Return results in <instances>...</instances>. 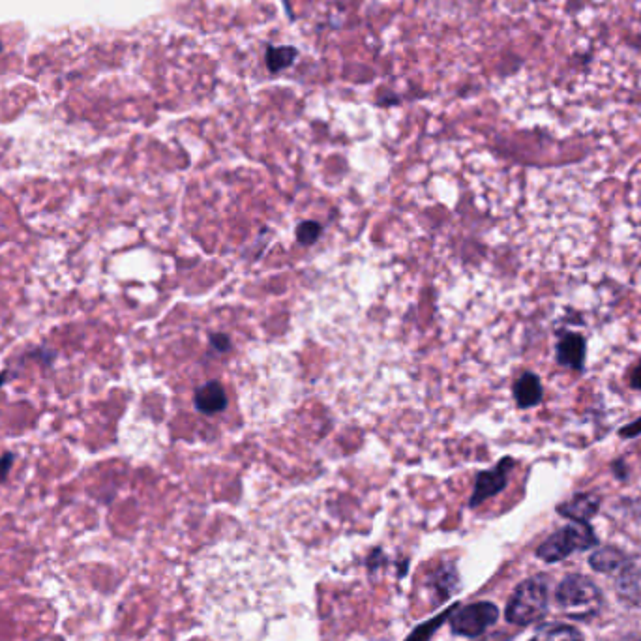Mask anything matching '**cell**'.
Here are the masks:
<instances>
[{"instance_id": "1", "label": "cell", "mask_w": 641, "mask_h": 641, "mask_svg": "<svg viewBox=\"0 0 641 641\" xmlns=\"http://www.w3.org/2000/svg\"><path fill=\"white\" fill-rule=\"evenodd\" d=\"M557 604L568 617L589 619L600 612L602 597L597 585L585 576H568L557 589Z\"/></svg>"}, {"instance_id": "2", "label": "cell", "mask_w": 641, "mask_h": 641, "mask_svg": "<svg viewBox=\"0 0 641 641\" xmlns=\"http://www.w3.org/2000/svg\"><path fill=\"white\" fill-rule=\"evenodd\" d=\"M548 610V587L544 580L531 578L523 582L507 606V621L518 627L531 625L544 617Z\"/></svg>"}, {"instance_id": "3", "label": "cell", "mask_w": 641, "mask_h": 641, "mask_svg": "<svg viewBox=\"0 0 641 641\" xmlns=\"http://www.w3.org/2000/svg\"><path fill=\"white\" fill-rule=\"evenodd\" d=\"M597 546V537L589 523L574 522L559 529L537 550V555L546 563H557L570 553L583 552Z\"/></svg>"}, {"instance_id": "4", "label": "cell", "mask_w": 641, "mask_h": 641, "mask_svg": "<svg viewBox=\"0 0 641 641\" xmlns=\"http://www.w3.org/2000/svg\"><path fill=\"white\" fill-rule=\"evenodd\" d=\"M497 615H499L497 608L490 602H477L452 613L450 625L452 630L460 636L477 638L482 632H486V628L492 627L497 621Z\"/></svg>"}, {"instance_id": "5", "label": "cell", "mask_w": 641, "mask_h": 641, "mask_svg": "<svg viewBox=\"0 0 641 641\" xmlns=\"http://www.w3.org/2000/svg\"><path fill=\"white\" fill-rule=\"evenodd\" d=\"M514 467V460L512 458H503L501 462L497 463L490 471H482L478 473L477 482H475V492L469 501L471 507H478L480 503H484L486 499H490L493 495L503 492L507 488L508 473Z\"/></svg>"}, {"instance_id": "6", "label": "cell", "mask_w": 641, "mask_h": 641, "mask_svg": "<svg viewBox=\"0 0 641 641\" xmlns=\"http://www.w3.org/2000/svg\"><path fill=\"white\" fill-rule=\"evenodd\" d=\"M195 409L203 415L222 413L227 407L225 390L218 381H209L207 385L197 388L194 396Z\"/></svg>"}, {"instance_id": "7", "label": "cell", "mask_w": 641, "mask_h": 641, "mask_svg": "<svg viewBox=\"0 0 641 641\" xmlns=\"http://www.w3.org/2000/svg\"><path fill=\"white\" fill-rule=\"evenodd\" d=\"M598 508H600V499L595 493H580L567 503H563L559 507V514H563L572 522L587 523L597 514Z\"/></svg>"}, {"instance_id": "8", "label": "cell", "mask_w": 641, "mask_h": 641, "mask_svg": "<svg viewBox=\"0 0 641 641\" xmlns=\"http://www.w3.org/2000/svg\"><path fill=\"white\" fill-rule=\"evenodd\" d=\"M585 360V342L578 334H567L557 343V362L572 370H582Z\"/></svg>"}, {"instance_id": "9", "label": "cell", "mask_w": 641, "mask_h": 641, "mask_svg": "<svg viewBox=\"0 0 641 641\" xmlns=\"http://www.w3.org/2000/svg\"><path fill=\"white\" fill-rule=\"evenodd\" d=\"M514 398L520 409H531L542 400V385L535 373H523L514 383Z\"/></svg>"}, {"instance_id": "10", "label": "cell", "mask_w": 641, "mask_h": 641, "mask_svg": "<svg viewBox=\"0 0 641 641\" xmlns=\"http://www.w3.org/2000/svg\"><path fill=\"white\" fill-rule=\"evenodd\" d=\"M623 574L617 580L619 593L630 600H641V567H628V561L619 568Z\"/></svg>"}, {"instance_id": "11", "label": "cell", "mask_w": 641, "mask_h": 641, "mask_svg": "<svg viewBox=\"0 0 641 641\" xmlns=\"http://www.w3.org/2000/svg\"><path fill=\"white\" fill-rule=\"evenodd\" d=\"M625 563H627L625 555L613 550V548H602V550H598L597 553L591 555V565L600 570V572H608V574L619 570Z\"/></svg>"}, {"instance_id": "12", "label": "cell", "mask_w": 641, "mask_h": 641, "mask_svg": "<svg viewBox=\"0 0 641 641\" xmlns=\"http://www.w3.org/2000/svg\"><path fill=\"white\" fill-rule=\"evenodd\" d=\"M531 641H583V638L576 628L567 627V625H548L540 628Z\"/></svg>"}, {"instance_id": "13", "label": "cell", "mask_w": 641, "mask_h": 641, "mask_svg": "<svg viewBox=\"0 0 641 641\" xmlns=\"http://www.w3.org/2000/svg\"><path fill=\"white\" fill-rule=\"evenodd\" d=\"M321 225L314 222V220H308V222H302V224L297 227V240H299L302 246H312L317 242V239L321 237Z\"/></svg>"}, {"instance_id": "14", "label": "cell", "mask_w": 641, "mask_h": 641, "mask_svg": "<svg viewBox=\"0 0 641 641\" xmlns=\"http://www.w3.org/2000/svg\"><path fill=\"white\" fill-rule=\"evenodd\" d=\"M15 456L12 452H6L2 458H0V484L8 478L10 475V469H12V463H14Z\"/></svg>"}, {"instance_id": "15", "label": "cell", "mask_w": 641, "mask_h": 641, "mask_svg": "<svg viewBox=\"0 0 641 641\" xmlns=\"http://www.w3.org/2000/svg\"><path fill=\"white\" fill-rule=\"evenodd\" d=\"M210 343L216 347V351H220V353H227L229 351V347H231V340H229V336H225V334H212L210 336Z\"/></svg>"}, {"instance_id": "16", "label": "cell", "mask_w": 641, "mask_h": 641, "mask_svg": "<svg viewBox=\"0 0 641 641\" xmlns=\"http://www.w3.org/2000/svg\"><path fill=\"white\" fill-rule=\"evenodd\" d=\"M619 435H621L623 439H634V437L641 435V417L638 418V420H634V422H630L625 428H621Z\"/></svg>"}, {"instance_id": "17", "label": "cell", "mask_w": 641, "mask_h": 641, "mask_svg": "<svg viewBox=\"0 0 641 641\" xmlns=\"http://www.w3.org/2000/svg\"><path fill=\"white\" fill-rule=\"evenodd\" d=\"M630 387L634 388V390H641V360L638 362V366L630 372Z\"/></svg>"}, {"instance_id": "18", "label": "cell", "mask_w": 641, "mask_h": 641, "mask_svg": "<svg viewBox=\"0 0 641 641\" xmlns=\"http://www.w3.org/2000/svg\"><path fill=\"white\" fill-rule=\"evenodd\" d=\"M433 627H435V625H433ZM433 627L430 628V630H428V632H426V628H428V627H426V625H424V627L418 628V634H422V636H424V634H426V636H430V634H432L433 630H435V628H433ZM407 641H424V638H422V640H411V638H409V640H407Z\"/></svg>"}]
</instances>
